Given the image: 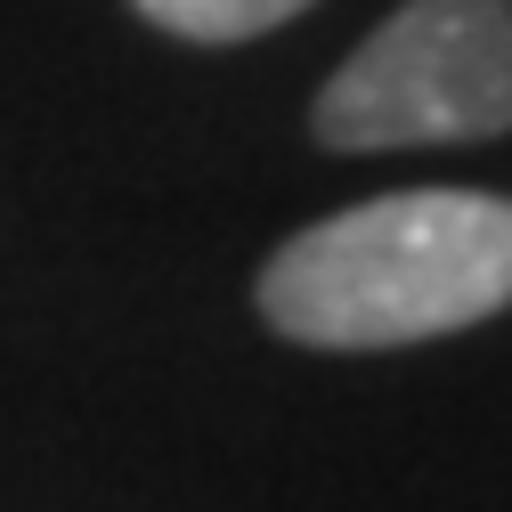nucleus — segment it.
I'll list each match as a JSON object with an SVG mask.
<instances>
[{
	"mask_svg": "<svg viewBox=\"0 0 512 512\" xmlns=\"http://www.w3.org/2000/svg\"><path fill=\"white\" fill-rule=\"evenodd\" d=\"M309 0H139V17H155L179 41H252L285 17H301Z\"/></svg>",
	"mask_w": 512,
	"mask_h": 512,
	"instance_id": "nucleus-3",
	"label": "nucleus"
},
{
	"mask_svg": "<svg viewBox=\"0 0 512 512\" xmlns=\"http://www.w3.org/2000/svg\"><path fill=\"white\" fill-rule=\"evenodd\" d=\"M512 301V196L415 187L285 236L261 269V317L309 350H407Z\"/></svg>",
	"mask_w": 512,
	"mask_h": 512,
	"instance_id": "nucleus-1",
	"label": "nucleus"
},
{
	"mask_svg": "<svg viewBox=\"0 0 512 512\" xmlns=\"http://www.w3.org/2000/svg\"><path fill=\"white\" fill-rule=\"evenodd\" d=\"M334 155H399L512 131V0H407L317 90Z\"/></svg>",
	"mask_w": 512,
	"mask_h": 512,
	"instance_id": "nucleus-2",
	"label": "nucleus"
}]
</instances>
